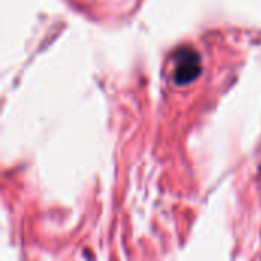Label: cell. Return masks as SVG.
<instances>
[{
	"instance_id": "6da1fadb",
	"label": "cell",
	"mask_w": 261,
	"mask_h": 261,
	"mask_svg": "<svg viewBox=\"0 0 261 261\" xmlns=\"http://www.w3.org/2000/svg\"><path fill=\"white\" fill-rule=\"evenodd\" d=\"M202 70L200 55L191 47H182L174 54V83L187 86L193 83Z\"/></svg>"
}]
</instances>
